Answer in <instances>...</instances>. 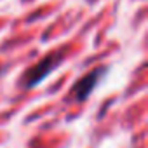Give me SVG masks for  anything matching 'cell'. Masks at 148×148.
Segmentation results:
<instances>
[{
	"mask_svg": "<svg viewBox=\"0 0 148 148\" xmlns=\"http://www.w3.org/2000/svg\"><path fill=\"white\" fill-rule=\"evenodd\" d=\"M63 54H64L63 49H59L56 52H51L44 59H40L37 64H33L30 70H26L25 75L21 77V86L25 89H32V87L38 86L42 80H45L51 73L63 63V58H64Z\"/></svg>",
	"mask_w": 148,
	"mask_h": 148,
	"instance_id": "obj_1",
	"label": "cell"
},
{
	"mask_svg": "<svg viewBox=\"0 0 148 148\" xmlns=\"http://www.w3.org/2000/svg\"><path fill=\"white\" fill-rule=\"evenodd\" d=\"M106 71H108V68L98 66V68L91 70L89 73H86V75L75 86H73V98H75L77 101H86L91 96V92L98 87V84L101 82V79L106 75Z\"/></svg>",
	"mask_w": 148,
	"mask_h": 148,
	"instance_id": "obj_2",
	"label": "cell"
}]
</instances>
